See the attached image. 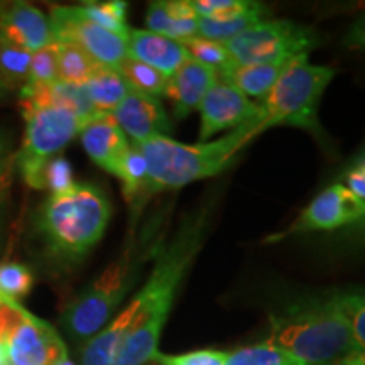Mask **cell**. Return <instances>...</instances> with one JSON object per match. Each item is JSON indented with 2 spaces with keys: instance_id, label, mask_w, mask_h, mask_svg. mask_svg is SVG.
<instances>
[{
  "instance_id": "cell-12",
  "label": "cell",
  "mask_w": 365,
  "mask_h": 365,
  "mask_svg": "<svg viewBox=\"0 0 365 365\" xmlns=\"http://www.w3.org/2000/svg\"><path fill=\"white\" fill-rule=\"evenodd\" d=\"M200 143H208L210 137L225 130H235L261 117L259 103L250 102L235 86L213 85L200 105Z\"/></svg>"
},
{
  "instance_id": "cell-6",
  "label": "cell",
  "mask_w": 365,
  "mask_h": 365,
  "mask_svg": "<svg viewBox=\"0 0 365 365\" xmlns=\"http://www.w3.org/2000/svg\"><path fill=\"white\" fill-rule=\"evenodd\" d=\"M140 267V255L134 259L129 250L105 269L90 286H86L68 304L61 317V325L68 335L75 340H90L102 331L139 279Z\"/></svg>"
},
{
  "instance_id": "cell-34",
  "label": "cell",
  "mask_w": 365,
  "mask_h": 365,
  "mask_svg": "<svg viewBox=\"0 0 365 365\" xmlns=\"http://www.w3.org/2000/svg\"><path fill=\"white\" fill-rule=\"evenodd\" d=\"M250 0H191L198 19L223 21L239 16L250 7Z\"/></svg>"
},
{
  "instance_id": "cell-35",
  "label": "cell",
  "mask_w": 365,
  "mask_h": 365,
  "mask_svg": "<svg viewBox=\"0 0 365 365\" xmlns=\"http://www.w3.org/2000/svg\"><path fill=\"white\" fill-rule=\"evenodd\" d=\"M227 355L228 352H222V350L205 349L180 355H166L158 352L153 360H156L161 365H225Z\"/></svg>"
},
{
  "instance_id": "cell-22",
  "label": "cell",
  "mask_w": 365,
  "mask_h": 365,
  "mask_svg": "<svg viewBox=\"0 0 365 365\" xmlns=\"http://www.w3.org/2000/svg\"><path fill=\"white\" fill-rule=\"evenodd\" d=\"M33 53L0 33V88L22 90L29 81Z\"/></svg>"
},
{
  "instance_id": "cell-41",
  "label": "cell",
  "mask_w": 365,
  "mask_h": 365,
  "mask_svg": "<svg viewBox=\"0 0 365 365\" xmlns=\"http://www.w3.org/2000/svg\"><path fill=\"white\" fill-rule=\"evenodd\" d=\"M0 365H7L6 350H4V346H2V345H0Z\"/></svg>"
},
{
  "instance_id": "cell-42",
  "label": "cell",
  "mask_w": 365,
  "mask_h": 365,
  "mask_svg": "<svg viewBox=\"0 0 365 365\" xmlns=\"http://www.w3.org/2000/svg\"><path fill=\"white\" fill-rule=\"evenodd\" d=\"M359 154H365V144H364V148L360 149V153H359Z\"/></svg>"
},
{
  "instance_id": "cell-15",
  "label": "cell",
  "mask_w": 365,
  "mask_h": 365,
  "mask_svg": "<svg viewBox=\"0 0 365 365\" xmlns=\"http://www.w3.org/2000/svg\"><path fill=\"white\" fill-rule=\"evenodd\" d=\"M0 33L31 53L56 43L49 17L29 4L0 6Z\"/></svg>"
},
{
  "instance_id": "cell-2",
  "label": "cell",
  "mask_w": 365,
  "mask_h": 365,
  "mask_svg": "<svg viewBox=\"0 0 365 365\" xmlns=\"http://www.w3.org/2000/svg\"><path fill=\"white\" fill-rule=\"evenodd\" d=\"M259 120L261 117L212 143L185 144L171 137H153L134 144L148 163L143 202L161 191L178 190L190 182L220 175L245 145L262 134Z\"/></svg>"
},
{
  "instance_id": "cell-32",
  "label": "cell",
  "mask_w": 365,
  "mask_h": 365,
  "mask_svg": "<svg viewBox=\"0 0 365 365\" xmlns=\"http://www.w3.org/2000/svg\"><path fill=\"white\" fill-rule=\"evenodd\" d=\"M34 284V274L19 262H0V296L9 299L24 298Z\"/></svg>"
},
{
  "instance_id": "cell-4",
  "label": "cell",
  "mask_w": 365,
  "mask_h": 365,
  "mask_svg": "<svg viewBox=\"0 0 365 365\" xmlns=\"http://www.w3.org/2000/svg\"><path fill=\"white\" fill-rule=\"evenodd\" d=\"M110 213V202L102 190L75 182L44 200L36 225L49 252L65 261H80L103 237Z\"/></svg>"
},
{
  "instance_id": "cell-31",
  "label": "cell",
  "mask_w": 365,
  "mask_h": 365,
  "mask_svg": "<svg viewBox=\"0 0 365 365\" xmlns=\"http://www.w3.org/2000/svg\"><path fill=\"white\" fill-rule=\"evenodd\" d=\"M73 185H75V181H73L71 164L59 154V156L49 159L41 168V171L34 180L33 188L49 190V195H56L70 190Z\"/></svg>"
},
{
  "instance_id": "cell-38",
  "label": "cell",
  "mask_w": 365,
  "mask_h": 365,
  "mask_svg": "<svg viewBox=\"0 0 365 365\" xmlns=\"http://www.w3.org/2000/svg\"><path fill=\"white\" fill-rule=\"evenodd\" d=\"M339 240L354 250H365V217L354 225L346 227L344 232H340Z\"/></svg>"
},
{
  "instance_id": "cell-43",
  "label": "cell",
  "mask_w": 365,
  "mask_h": 365,
  "mask_svg": "<svg viewBox=\"0 0 365 365\" xmlns=\"http://www.w3.org/2000/svg\"><path fill=\"white\" fill-rule=\"evenodd\" d=\"M0 176H2V175H0Z\"/></svg>"
},
{
  "instance_id": "cell-18",
  "label": "cell",
  "mask_w": 365,
  "mask_h": 365,
  "mask_svg": "<svg viewBox=\"0 0 365 365\" xmlns=\"http://www.w3.org/2000/svg\"><path fill=\"white\" fill-rule=\"evenodd\" d=\"M145 27L150 33L181 43L198 36V16L191 0H159L149 4Z\"/></svg>"
},
{
  "instance_id": "cell-16",
  "label": "cell",
  "mask_w": 365,
  "mask_h": 365,
  "mask_svg": "<svg viewBox=\"0 0 365 365\" xmlns=\"http://www.w3.org/2000/svg\"><path fill=\"white\" fill-rule=\"evenodd\" d=\"M127 58L153 66L170 78L190 56L180 41L164 38L148 29H130L127 36Z\"/></svg>"
},
{
  "instance_id": "cell-36",
  "label": "cell",
  "mask_w": 365,
  "mask_h": 365,
  "mask_svg": "<svg viewBox=\"0 0 365 365\" xmlns=\"http://www.w3.org/2000/svg\"><path fill=\"white\" fill-rule=\"evenodd\" d=\"M344 185L365 202V154H357L354 163L344 171Z\"/></svg>"
},
{
  "instance_id": "cell-27",
  "label": "cell",
  "mask_w": 365,
  "mask_h": 365,
  "mask_svg": "<svg viewBox=\"0 0 365 365\" xmlns=\"http://www.w3.org/2000/svg\"><path fill=\"white\" fill-rule=\"evenodd\" d=\"M86 19L102 26L103 29L112 31L127 39L130 27L127 26V4L120 0L108 2H85L78 7Z\"/></svg>"
},
{
  "instance_id": "cell-40",
  "label": "cell",
  "mask_w": 365,
  "mask_h": 365,
  "mask_svg": "<svg viewBox=\"0 0 365 365\" xmlns=\"http://www.w3.org/2000/svg\"><path fill=\"white\" fill-rule=\"evenodd\" d=\"M339 365H365V352H359L355 354L354 357L346 359L345 362H341Z\"/></svg>"
},
{
  "instance_id": "cell-30",
  "label": "cell",
  "mask_w": 365,
  "mask_h": 365,
  "mask_svg": "<svg viewBox=\"0 0 365 365\" xmlns=\"http://www.w3.org/2000/svg\"><path fill=\"white\" fill-rule=\"evenodd\" d=\"M181 44L191 59L215 68L217 71H220L230 65V63H234V58L228 53L227 46L217 43V41L202 38V36H195V38L181 41Z\"/></svg>"
},
{
  "instance_id": "cell-20",
  "label": "cell",
  "mask_w": 365,
  "mask_h": 365,
  "mask_svg": "<svg viewBox=\"0 0 365 365\" xmlns=\"http://www.w3.org/2000/svg\"><path fill=\"white\" fill-rule=\"evenodd\" d=\"M284 65H242L234 61L218 71V76L223 83L235 86L245 97L264 98L276 85Z\"/></svg>"
},
{
  "instance_id": "cell-29",
  "label": "cell",
  "mask_w": 365,
  "mask_h": 365,
  "mask_svg": "<svg viewBox=\"0 0 365 365\" xmlns=\"http://www.w3.org/2000/svg\"><path fill=\"white\" fill-rule=\"evenodd\" d=\"M331 296L349 323L354 341L362 352H365V291L333 293Z\"/></svg>"
},
{
  "instance_id": "cell-10",
  "label": "cell",
  "mask_w": 365,
  "mask_h": 365,
  "mask_svg": "<svg viewBox=\"0 0 365 365\" xmlns=\"http://www.w3.org/2000/svg\"><path fill=\"white\" fill-rule=\"evenodd\" d=\"M49 22L56 43L80 46L100 65L117 68L127 58V39L86 19L78 7H53Z\"/></svg>"
},
{
  "instance_id": "cell-13",
  "label": "cell",
  "mask_w": 365,
  "mask_h": 365,
  "mask_svg": "<svg viewBox=\"0 0 365 365\" xmlns=\"http://www.w3.org/2000/svg\"><path fill=\"white\" fill-rule=\"evenodd\" d=\"M110 115L124 134L134 140V144L144 143L153 137H170L173 130V124L161 100L134 90L127 93Z\"/></svg>"
},
{
  "instance_id": "cell-17",
  "label": "cell",
  "mask_w": 365,
  "mask_h": 365,
  "mask_svg": "<svg viewBox=\"0 0 365 365\" xmlns=\"http://www.w3.org/2000/svg\"><path fill=\"white\" fill-rule=\"evenodd\" d=\"M80 137L91 161L102 170L115 175L118 163L130 144L127 143L124 130L117 125L112 115L100 117L90 122L80 132Z\"/></svg>"
},
{
  "instance_id": "cell-26",
  "label": "cell",
  "mask_w": 365,
  "mask_h": 365,
  "mask_svg": "<svg viewBox=\"0 0 365 365\" xmlns=\"http://www.w3.org/2000/svg\"><path fill=\"white\" fill-rule=\"evenodd\" d=\"M117 71L120 73L122 78L125 80L130 90L158 98L164 95V90H166L168 85V76H164L161 71L154 70L153 66L144 65V63L137 61V59L125 58L117 66Z\"/></svg>"
},
{
  "instance_id": "cell-1",
  "label": "cell",
  "mask_w": 365,
  "mask_h": 365,
  "mask_svg": "<svg viewBox=\"0 0 365 365\" xmlns=\"http://www.w3.org/2000/svg\"><path fill=\"white\" fill-rule=\"evenodd\" d=\"M208 215V207L191 212L181 222L170 244L156 252L148 282L129 303L134 323L120 346L115 365H144L159 352V339L175 303L178 287L207 239Z\"/></svg>"
},
{
  "instance_id": "cell-23",
  "label": "cell",
  "mask_w": 365,
  "mask_h": 365,
  "mask_svg": "<svg viewBox=\"0 0 365 365\" xmlns=\"http://www.w3.org/2000/svg\"><path fill=\"white\" fill-rule=\"evenodd\" d=\"M267 14V9L259 2H252L249 9L239 16L228 17L223 21H212V19H198V36L202 38L217 41V43L227 44L237 36L244 33L245 29L252 27L257 22L264 21V16Z\"/></svg>"
},
{
  "instance_id": "cell-19",
  "label": "cell",
  "mask_w": 365,
  "mask_h": 365,
  "mask_svg": "<svg viewBox=\"0 0 365 365\" xmlns=\"http://www.w3.org/2000/svg\"><path fill=\"white\" fill-rule=\"evenodd\" d=\"M132 323H134V314L127 307L112 323H108L102 331L86 341L81 352V365H115L120 346Z\"/></svg>"
},
{
  "instance_id": "cell-25",
  "label": "cell",
  "mask_w": 365,
  "mask_h": 365,
  "mask_svg": "<svg viewBox=\"0 0 365 365\" xmlns=\"http://www.w3.org/2000/svg\"><path fill=\"white\" fill-rule=\"evenodd\" d=\"M58 46V80L65 83L85 85L97 71L100 63L95 61L85 49L73 43H56Z\"/></svg>"
},
{
  "instance_id": "cell-21",
  "label": "cell",
  "mask_w": 365,
  "mask_h": 365,
  "mask_svg": "<svg viewBox=\"0 0 365 365\" xmlns=\"http://www.w3.org/2000/svg\"><path fill=\"white\" fill-rule=\"evenodd\" d=\"M85 88L88 91L95 108L105 115H110L130 91L129 85L122 78L117 68L103 65H100L97 71L90 76V80L85 83Z\"/></svg>"
},
{
  "instance_id": "cell-39",
  "label": "cell",
  "mask_w": 365,
  "mask_h": 365,
  "mask_svg": "<svg viewBox=\"0 0 365 365\" xmlns=\"http://www.w3.org/2000/svg\"><path fill=\"white\" fill-rule=\"evenodd\" d=\"M9 150H11V143H9V137L6 132L0 129V175H2L4 168H6Z\"/></svg>"
},
{
  "instance_id": "cell-9",
  "label": "cell",
  "mask_w": 365,
  "mask_h": 365,
  "mask_svg": "<svg viewBox=\"0 0 365 365\" xmlns=\"http://www.w3.org/2000/svg\"><path fill=\"white\" fill-rule=\"evenodd\" d=\"M365 217V202L357 198L344 182L327 186L312 203L301 212V215L279 234L269 235L264 244H274L294 235L309 232H331L346 228Z\"/></svg>"
},
{
  "instance_id": "cell-33",
  "label": "cell",
  "mask_w": 365,
  "mask_h": 365,
  "mask_svg": "<svg viewBox=\"0 0 365 365\" xmlns=\"http://www.w3.org/2000/svg\"><path fill=\"white\" fill-rule=\"evenodd\" d=\"M58 80V46L56 43L39 51L33 53L31 58L29 81L26 85L31 86H48L56 83Z\"/></svg>"
},
{
  "instance_id": "cell-8",
  "label": "cell",
  "mask_w": 365,
  "mask_h": 365,
  "mask_svg": "<svg viewBox=\"0 0 365 365\" xmlns=\"http://www.w3.org/2000/svg\"><path fill=\"white\" fill-rule=\"evenodd\" d=\"M22 115L26 118V132L17 153V166L27 186L33 188L41 168L59 156L86 124L73 112L56 105L31 108Z\"/></svg>"
},
{
  "instance_id": "cell-14",
  "label": "cell",
  "mask_w": 365,
  "mask_h": 365,
  "mask_svg": "<svg viewBox=\"0 0 365 365\" xmlns=\"http://www.w3.org/2000/svg\"><path fill=\"white\" fill-rule=\"evenodd\" d=\"M215 83H218L215 68L188 58L180 70L168 78L164 97L171 102L176 118H186L191 112L198 110Z\"/></svg>"
},
{
  "instance_id": "cell-37",
  "label": "cell",
  "mask_w": 365,
  "mask_h": 365,
  "mask_svg": "<svg viewBox=\"0 0 365 365\" xmlns=\"http://www.w3.org/2000/svg\"><path fill=\"white\" fill-rule=\"evenodd\" d=\"M344 46L355 51H365V11L355 17L345 33Z\"/></svg>"
},
{
  "instance_id": "cell-5",
  "label": "cell",
  "mask_w": 365,
  "mask_h": 365,
  "mask_svg": "<svg viewBox=\"0 0 365 365\" xmlns=\"http://www.w3.org/2000/svg\"><path fill=\"white\" fill-rule=\"evenodd\" d=\"M335 78V70L309 63V54H299L287 61L276 85L259 103L261 130L272 127H296L308 130L319 143H325L318 108L322 97Z\"/></svg>"
},
{
  "instance_id": "cell-3",
  "label": "cell",
  "mask_w": 365,
  "mask_h": 365,
  "mask_svg": "<svg viewBox=\"0 0 365 365\" xmlns=\"http://www.w3.org/2000/svg\"><path fill=\"white\" fill-rule=\"evenodd\" d=\"M266 341L303 365H339L362 352L331 294L301 299L271 314Z\"/></svg>"
},
{
  "instance_id": "cell-11",
  "label": "cell",
  "mask_w": 365,
  "mask_h": 365,
  "mask_svg": "<svg viewBox=\"0 0 365 365\" xmlns=\"http://www.w3.org/2000/svg\"><path fill=\"white\" fill-rule=\"evenodd\" d=\"M2 346L7 365H54L68 357L58 331L27 309Z\"/></svg>"
},
{
  "instance_id": "cell-24",
  "label": "cell",
  "mask_w": 365,
  "mask_h": 365,
  "mask_svg": "<svg viewBox=\"0 0 365 365\" xmlns=\"http://www.w3.org/2000/svg\"><path fill=\"white\" fill-rule=\"evenodd\" d=\"M115 176L122 181V191L127 202L132 207H139L143 203L145 181H148V163L134 144H130L122 156Z\"/></svg>"
},
{
  "instance_id": "cell-7",
  "label": "cell",
  "mask_w": 365,
  "mask_h": 365,
  "mask_svg": "<svg viewBox=\"0 0 365 365\" xmlns=\"http://www.w3.org/2000/svg\"><path fill=\"white\" fill-rule=\"evenodd\" d=\"M317 44L313 27L279 19L257 22L225 46L242 65H284L299 54H309Z\"/></svg>"
},
{
  "instance_id": "cell-28",
  "label": "cell",
  "mask_w": 365,
  "mask_h": 365,
  "mask_svg": "<svg viewBox=\"0 0 365 365\" xmlns=\"http://www.w3.org/2000/svg\"><path fill=\"white\" fill-rule=\"evenodd\" d=\"M225 365H303L293 355L279 346L264 341V344L242 346L234 352H228Z\"/></svg>"
}]
</instances>
